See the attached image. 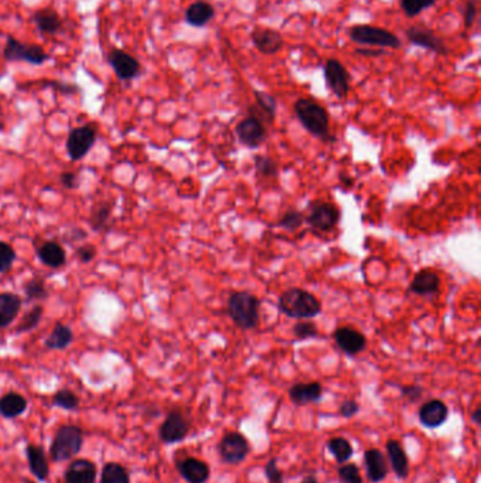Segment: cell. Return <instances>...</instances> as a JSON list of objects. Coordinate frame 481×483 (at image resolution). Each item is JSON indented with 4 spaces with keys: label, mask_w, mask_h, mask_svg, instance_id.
I'll return each mask as SVG.
<instances>
[{
    "label": "cell",
    "mask_w": 481,
    "mask_h": 483,
    "mask_svg": "<svg viewBox=\"0 0 481 483\" xmlns=\"http://www.w3.org/2000/svg\"><path fill=\"white\" fill-rule=\"evenodd\" d=\"M37 256L40 262L51 269L63 267L67 262V253L64 248L55 240L44 242L41 246L37 248Z\"/></svg>",
    "instance_id": "d4e9b609"
},
{
    "label": "cell",
    "mask_w": 481,
    "mask_h": 483,
    "mask_svg": "<svg viewBox=\"0 0 481 483\" xmlns=\"http://www.w3.org/2000/svg\"><path fill=\"white\" fill-rule=\"evenodd\" d=\"M298 120L312 136L322 140L329 138V113L314 99L300 98L293 106Z\"/></svg>",
    "instance_id": "3957f363"
},
{
    "label": "cell",
    "mask_w": 481,
    "mask_h": 483,
    "mask_svg": "<svg viewBox=\"0 0 481 483\" xmlns=\"http://www.w3.org/2000/svg\"><path fill=\"white\" fill-rule=\"evenodd\" d=\"M27 459H29V466L31 469V473L40 479L45 480L48 477V463L45 454L41 447L37 445H29L27 447Z\"/></svg>",
    "instance_id": "f546056e"
},
{
    "label": "cell",
    "mask_w": 481,
    "mask_h": 483,
    "mask_svg": "<svg viewBox=\"0 0 481 483\" xmlns=\"http://www.w3.org/2000/svg\"><path fill=\"white\" fill-rule=\"evenodd\" d=\"M252 448L249 440L238 431L226 433L216 445L217 456L223 463L238 465L246 461Z\"/></svg>",
    "instance_id": "5b68a950"
},
{
    "label": "cell",
    "mask_w": 481,
    "mask_h": 483,
    "mask_svg": "<svg viewBox=\"0 0 481 483\" xmlns=\"http://www.w3.org/2000/svg\"><path fill=\"white\" fill-rule=\"evenodd\" d=\"M335 342L340 348L342 352H344L349 356H354L362 353L367 346L366 336L353 328L342 327L335 331Z\"/></svg>",
    "instance_id": "2e32d148"
},
{
    "label": "cell",
    "mask_w": 481,
    "mask_h": 483,
    "mask_svg": "<svg viewBox=\"0 0 481 483\" xmlns=\"http://www.w3.org/2000/svg\"><path fill=\"white\" fill-rule=\"evenodd\" d=\"M31 22L40 33L44 34H56L63 27V19L54 9H41L36 12L31 17Z\"/></svg>",
    "instance_id": "4316f807"
},
{
    "label": "cell",
    "mask_w": 481,
    "mask_h": 483,
    "mask_svg": "<svg viewBox=\"0 0 481 483\" xmlns=\"http://www.w3.org/2000/svg\"><path fill=\"white\" fill-rule=\"evenodd\" d=\"M337 476L342 483H365L360 468L354 463H342L337 469Z\"/></svg>",
    "instance_id": "8d00e7d4"
},
{
    "label": "cell",
    "mask_w": 481,
    "mask_h": 483,
    "mask_svg": "<svg viewBox=\"0 0 481 483\" xmlns=\"http://www.w3.org/2000/svg\"><path fill=\"white\" fill-rule=\"evenodd\" d=\"M112 211H113L112 202H102L100 205L95 207L91 216V226L95 232H102L107 228V223L112 216Z\"/></svg>",
    "instance_id": "836d02e7"
},
{
    "label": "cell",
    "mask_w": 481,
    "mask_h": 483,
    "mask_svg": "<svg viewBox=\"0 0 481 483\" xmlns=\"http://www.w3.org/2000/svg\"><path fill=\"white\" fill-rule=\"evenodd\" d=\"M43 314H44L43 307H41V306H34V307L24 315V318H23V321L20 322V325L17 327L16 332H17V334H22V332H29V331L34 329V328L40 324V321H41V318H43Z\"/></svg>",
    "instance_id": "74e56055"
},
{
    "label": "cell",
    "mask_w": 481,
    "mask_h": 483,
    "mask_svg": "<svg viewBox=\"0 0 481 483\" xmlns=\"http://www.w3.org/2000/svg\"><path fill=\"white\" fill-rule=\"evenodd\" d=\"M439 287H441L439 274L427 269V270H420L415 274L413 280L411 281L409 291L416 295L432 297L438 294Z\"/></svg>",
    "instance_id": "44dd1931"
},
{
    "label": "cell",
    "mask_w": 481,
    "mask_h": 483,
    "mask_svg": "<svg viewBox=\"0 0 481 483\" xmlns=\"http://www.w3.org/2000/svg\"><path fill=\"white\" fill-rule=\"evenodd\" d=\"M288 396L295 406L304 407L321 401L323 397V387L319 382L296 383L291 386V389L288 390Z\"/></svg>",
    "instance_id": "ac0fdd59"
},
{
    "label": "cell",
    "mask_w": 481,
    "mask_h": 483,
    "mask_svg": "<svg viewBox=\"0 0 481 483\" xmlns=\"http://www.w3.org/2000/svg\"><path fill=\"white\" fill-rule=\"evenodd\" d=\"M54 404L58 407H61V408H66V410H75L79 404V400L71 390L64 389V390H59L58 393H55Z\"/></svg>",
    "instance_id": "ab89813d"
},
{
    "label": "cell",
    "mask_w": 481,
    "mask_h": 483,
    "mask_svg": "<svg viewBox=\"0 0 481 483\" xmlns=\"http://www.w3.org/2000/svg\"><path fill=\"white\" fill-rule=\"evenodd\" d=\"M100 483H130V476L122 465L112 462L105 465Z\"/></svg>",
    "instance_id": "d6a6232c"
},
{
    "label": "cell",
    "mask_w": 481,
    "mask_h": 483,
    "mask_svg": "<svg viewBox=\"0 0 481 483\" xmlns=\"http://www.w3.org/2000/svg\"><path fill=\"white\" fill-rule=\"evenodd\" d=\"M67 483H95L96 466L88 459L74 461L66 473Z\"/></svg>",
    "instance_id": "484cf974"
},
{
    "label": "cell",
    "mask_w": 481,
    "mask_h": 483,
    "mask_svg": "<svg viewBox=\"0 0 481 483\" xmlns=\"http://www.w3.org/2000/svg\"><path fill=\"white\" fill-rule=\"evenodd\" d=\"M252 41L254 47L266 55H273L278 52L284 45V38L280 31L264 27H257L253 30Z\"/></svg>",
    "instance_id": "ffe728a7"
},
{
    "label": "cell",
    "mask_w": 481,
    "mask_h": 483,
    "mask_svg": "<svg viewBox=\"0 0 481 483\" xmlns=\"http://www.w3.org/2000/svg\"><path fill=\"white\" fill-rule=\"evenodd\" d=\"M299 483H318V479L315 475H308L307 477H304Z\"/></svg>",
    "instance_id": "f5cc1de1"
},
{
    "label": "cell",
    "mask_w": 481,
    "mask_h": 483,
    "mask_svg": "<svg viewBox=\"0 0 481 483\" xmlns=\"http://www.w3.org/2000/svg\"><path fill=\"white\" fill-rule=\"evenodd\" d=\"M15 260H16L15 249L9 244H6V242L0 240V273L2 274L9 273L13 267Z\"/></svg>",
    "instance_id": "f35d334b"
},
{
    "label": "cell",
    "mask_w": 481,
    "mask_h": 483,
    "mask_svg": "<svg viewBox=\"0 0 481 483\" xmlns=\"http://www.w3.org/2000/svg\"><path fill=\"white\" fill-rule=\"evenodd\" d=\"M215 17V9L205 0H198L185 12V22L194 27H204Z\"/></svg>",
    "instance_id": "83f0119b"
},
{
    "label": "cell",
    "mask_w": 481,
    "mask_h": 483,
    "mask_svg": "<svg viewBox=\"0 0 481 483\" xmlns=\"http://www.w3.org/2000/svg\"><path fill=\"white\" fill-rule=\"evenodd\" d=\"M280 310L293 320H312L322 313L321 301L307 290L289 288L278 299Z\"/></svg>",
    "instance_id": "6da1fadb"
},
{
    "label": "cell",
    "mask_w": 481,
    "mask_h": 483,
    "mask_svg": "<svg viewBox=\"0 0 481 483\" xmlns=\"http://www.w3.org/2000/svg\"><path fill=\"white\" fill-rule=\"evenodd\" d=\"M406 38L411 44L427 48L429 51H434L436 54L445 55L448 54V48L445 45V43L435 34L434 30H431L429 27L424 26V24H413L406 31Z\"/></svg>",
    "instance_id": "5bb4252c"
},
{
    "label": "cell",
    "mask_w": 481,
    "mask_h": 483,
    "mask_svg": "<svg viewBox=\"0 0 481 483\" xmlns=\"http://www.w3.org/2000/svg\"><path fill=\"white\" fill-rule=\"evenodd\" d=\"M254 165L256 170L260 175L264 177H275L278 172V167L275 164L274 160H271L270 157L266 156H256L254 157Z\"/></svg>",
    "instance_id": "60d3db41"
},
{
    "label": "cell",
    "mask_w": 481,
    "mask_h": 483,
    "mask_svg": "<svg viewBox=\"0 0 481 483\" xmlns=\"http://www.w3.org/2000/svg\"><path fill=\"white\" fill-rule=\"evenodd\" d=\"M475 16H477V5L474 0H467V3H466V9H464V26L466 29L471 27L474 20H475Z\"/></svg>",
    "instance_id": "c3c4849f"
},
{
    "label": "cell",
    "mask_w": 481,
    "mask_h": 483,
    "mask_svg": "<svg viewBox=\"0 0 481 483\" xmlns=\"http://www.w3.org/2000/svg\"><path fill=\"white\" fill-rule=\"evenodd\" d=\"M74 341V332L68 325L61 322L55 324L49 336L45 339V346L51 350H64Z\"/></svg>",
    "instance_id": "f1b7e54d"
},
{
    "label": "cell",
    "mask_w": 481,
    "mask_h": 483,
    "mask_svg": "<svg viewBox=\"0 0 481 483\" xmlns=\"http://www.w3.org/2000/svg\"><path fill=\"white\" fill-rule=\"evenodd\" d=\"M190 430L191 424L188 418L179 410H172L168 413V415L161 424L160 438L165 444H175L185 440Z\"/></svg>",
    "instance_id": "9c48e42d"
},
{
    "label": "cell",
    "mask_w": 481,
    "mask_h": 483,
    "mask_svg": "<svg viewBox=\"0 0 481 483\" xmlns=\"http://www.w3.org/2000/svg\"><path fill=\"white\" fill-rule=\"evenodd\" d=\"M82 431L75 426H64L59 429L51 445V456L56 462H63L81 451Z\"/></svg>",
    "instance_id": "52a82bcc"
},
{
    "label": "cell",
    "mask_w": 481,
    "mask_h": 483,
    "mask_svg": "<svg viewBox=\"0 0 481 483\" xmlns=\"http://www.w3.org/2000/svg\"><path fill=\"white\" fill-rule=\"evenodd\" d=\"M326 447L339 465L349 462L354 454L351 443L344 437H332L328 441Z\"/></svg>",
    "instance_id": "1f68e13d"
},
{
    "label": "cell",
    "mask_w": 481,
    "mask_h": 483,
    "mask_svg": "<svg viewBox=\"0 0 481 483\" xmlns=\"http://www.w3.org/2000/svg\"><path fill=\"white\" fill-rule=\"evenodd\" d=\"M293 334L299 339H307L318 335V328L314 322L310 321H298L293 327Z\"/></svg>",
    "instance_id": "7bdbcfd3"
},
{
    "label": "cell",
    "mask_w": 481,
    "mask_h": 483,
    "mask_svg": "<svg viewBox=\"0 0 481 483\" xmlns=\"http://www.w3.org/2000/svg\"><path fill=\"white\" fill-rule=\"evenodd\" d=\"M23 301L17 294L0 292V329H5L13 324L20 314Z\"/></svg>",
    "instance_id": "cb8c5ba5"
},
{
    "label": "cell",
    "mask_w": 481,
    "mask_h": 483,
    "mask_svg": "<svg viewBox=\"0 0 481 483\" xmlns=\"http://www.w3.org/2000/svg\"><path fill=\"white\" fill-rule=\"evenodd\" d=\"M356 52L357 54H362V55H365V57H380L384 51L381 50V48H379V50H369V48H358V50H356Z\"/></svg>",
    "instance_id": "f907efd6"
},
{
    "label": "cell",
    "mask_w": 481,
    "mask_h": 483,
    "mask_svg": "<svg viewBox=\"0 0 481 483\" xmlns=\"http://www.w3.org/2000/svg\"><path fill=\"white\" fill-rule=\"evenodd\" d=\"M107 63L120 81H132L142 73V66L129 52L114 48L107 55Z\"/></svg>",
    "instance_id": "8fae6325"
},
{
    "label": "cell",
    "mask_w": 481,
    "mask_h": 483,
    "mask_svg": "<svg viewBox=\"0 0 481 483\" xmlns=\"http://www.w3.org/2000/svg\"><path fill=\"white\" fill-rule=\"evenodd\" d=\"M470 418H471V421L474 422L475 426H480V422H481V407H477V408L471 413Z\"/></svg>",
    "instance_id": "816d5d0a"
},
{
    "label": "cell",
    "mask_w": 481,
    "mask_h": 483,
    "mask_svg": "<svg viewBox=\"0 0 481 483\" xmlns=\"http://www.w3.org/2000/svg\"><path fill=\"white\" fill-rule=\"evenodd\" d=\"M349 36L351 41L356 44H363L367 47L377 48H391L398 50L402 47V43L398 36L392 31L376 26L369 24H357L349 30Z\"/></svg>",
    "instance_id": "277c9868"
},
{
    "label": "cell",
    "mask_w": 481,
    "mask_h": 483,
    "mask_svg": "<svg viewBox=\"0 0 481 483\" xmlns=\"http://www.w3.org/2000/svg\"><path fill=\"white\" fill-rule=\"evenodd\" d=\"M3 55L10 63L24 61L31 66H43L49 59V54L41 45L22 43L15 37H8Z\"/></svg>",
    "instance_id": "8992f818"
},
{
    "label": "cell",
    "mask_w": 481,
    "mask_h": 483,
    "mask_svg": "<svg viewBox=\"0 0 481 483\" xmlns=\"http://www.w3.org/2000/svg\"><path fill=\"white\" fill-rule=\"evenodd\" d=\"M77 256H78V259H79L82 263H89V262H92V259L96 256V249H95V246H91V245L81 246V248L77 251Z\"/></svg>",
    "instance_id": "681fc988"
},
{
    "label": "cell",
    "mask_w": 481,
    "mask_h": 483,
    "mask_svg": "<svg viewBox=\"0 0 481 483\" xmlns=\"http://www.w3.org/2000/svg\"><path fill=\"white\" fill-rule=\"evenodd\" d=\"M385 451L388 456V465L399 479H406L409 476V459L408 455L397 440H388L385 444Z\"/></svg>",
    "instance_id": "603a6c76"
},
{
    "label": "cell",
    "mask_w": 481,
    "mask_h": 483,
    "mask_svg": "<svg viewBox=\"0 0 481 483\" xmlns=\"http://www.w3.org/2000/svg\"><path fill=\"white\" fill-rule=\"evenodd\" d=\"M266 476L268 479V483H284L282 470L278 466V459L271 458L266 465Z\"/></svg>",
    "instance_id": "ee69618b"
},
{
    "label": "cell",
    "mask_w": 481,
    "mask_h": 483,
    "mask_svg": "<svg viewBox=\"0 0 481 483\" xmlns=\"http://www.w3.org/2000/svg\"><path fill=\"white\" fill-rule=\"evenodd\" d=\"M24 294L27 297V301H38V299H45L48 298V290L45 288V283L40 277H33L30 278L24 287Z\"/></svg>",
    "instance_id": "e575fe53"
},
{
    "label": "cell",
    "mask_w": 481,
    "mask_h": 483,
    "mask_svg": "<svg viewBox=\"0 0 481 483\" xmlns=\"http://www.w3.org/2000/svg\"><path fill=\"white\" fill-rule=\"evenodd\" d=\"M256 103L249 107L250 116L259 119L260 122H268L273 124L277 113V101L274 96H271L267 92L254 91Z\"/></svg>",
    "instance_id": "7402d4cb"
},
{
    "label": "cell",
    "mask_w": 481,
    "mask_h": 483,
    "mask_svg": "<svg viewBox=\"0 0 481 483\" xmlns=\"http://www.w3.org/2000/svg\"><path fill=\"white\" fill-rule=\"evenodd\" d=\"M325 80H326V85L330 89V92L339 98V99H346L349 95V73L346 70V67L337 61V59H328L325 64Z\"/></svg>",
    "instance_id": "7c38bea8"
},
{
    "label": "cell",
    "mask_w": 481,
    "mask_h": 483,
    "mask_svg": "<svg viewBox=\"0 0 481 483\" xmlns=\"http://www.w3.org/2000/svg\"><path fill=\"white\" fill-rule=\"evenodd\" d=\"M339 219H340L339 209L335 205L329 202H323V201L312 202L307 215V223L311 228L316 230H322V232L332 230L337 225Z\"/></svg>",
    "instance_id": "30bf717a"
},
{
    "label": "cell",
    "mask_w": 481,
    "mask_h": 483,
    "mask_svg": "<svg viewBox=\"0 0 481 483\" xmlns=\"http://www.w3.org/2000/svg\"><path fill=\"white\" fill-rule=\"evenodd\" d=\"M360 411V404L356 401V400H344L342 404H340V415L344 417V418H353L357 413Z\"/></svg>",
    "instance_id": "bcb514c9"
},
{
    "label": "cell",
    "mask_w": 481,
    "mask_h": 483,
    "mask_svg": "<svg viewBox=\"0 0 481 483\" xmlns=\"http://www.w3.org/2000/svg\"><path fill=\"white\" fill-rule=\"evenodd\" d=\"M435 3L436 0H401V8L408 17H416Z\"/></svg>",
    "instance_id": "d590c367"
},
{
    "label": "cell",
    "mask_w": 481,
    "mask_h": 483,
    "mask_svg": "<svg viewBox=\"0 0 481 483\" xmlns=\"http://www.w3.org/2000/svg\"><path fill=\"white\" fill-rule=\"evenodd\" d=\"M178 472L188 483H206L211 477L209 465L198 458L188 456L176 463Z\"/></svg>",
    "instance_id": "d6986e66"
},
{
    "label": "cell",
    "mask_w": 481,
    "mask_h": 483,
    "mask_svg": "<svg viewBox=\"0 0 481 483\" xmlns=\"http://www.w3.org/2000/svg\"><path fill=\"white\" fill-rule=\"evenodd\" d=\"M304 223V215L298 211H288L281 221L278 222L280 228H284L285 230H296Z\"/></svg>",
    "instance_id": "b9f144b4"
},
{
    "label": "cell",
    "mask_w": 481,
    "mask_h": 483,
    "mask_svg": "<svg viewBox=\"0 0 481 483\" xmlns=\"http://www.w3.org/2000/svg\"><path fill=\"white\" fill-rule=\"evenodd\" d=\"M59 181H61V184L63 187L68 188V190H77L79 187V183H78V175L75 172H71V171H66L61 174V177H59Z\"/></svg>",
    "instance_id": "7dc6e473"
},
{
    "label": "cell",
    "mask_w": 481,
    "mask_h": 483,
    "mask_svg": "<svg viewBox=\"0 0 481 483\" xmlns=\"http://www.w3.org/2000/svg\"><path fill=\"white\" fill-rule=\"evenodd\" d=\"M363 461L367 477L372 483H380L385 480L390 473V465L387 458L379 448H370L365 451Z\"/></svg>",
    "instance_id": "e0dca14e"
},
{
    "label": "cell",
    "mask_w": 481,
    "mask_h": 483,
    "mask_svg": "<svg viewBox=\"0 0 481 483\" xmlns=\"http://www.w3.org/2000/svg\"><path fill=\"white\" fill-rule=\"evenodd\" d=\"M3 78V73L2 71H0V80H2Z\"/></svg>",
    "instance_id": "db71d44e"
},
{
    "label": "cell",
    "mask_w": 481,
    "mask_h": 483,
    "mask_svg": "<svg viewBox=\"0 0 481 483\" xmlns=\"http://www.w3.org/2000/svg\"><path fill=\"white\" fill-rule=\"evenodd\" d=\"M227 313L238 328L254 329L260 321V299L247 291L233 292L227 303Z\"/></svg>",
    "instance_id": "7a4b0ae2"
},
{
    "label": "cell",
    "mask_w": 481,
    "mask_h": 483,
    "mask_svg": "<svg viewBox=\"0 0 481 483\" xmlns=\"http://www.w3.org/2000/svg\"><path fill=\"white\" fill-rule=\"evenodd\" d=\"M236 135L242 144L250 149H257L264 143L267 138V131L264 124L260 122L259 119L249 116L237 124Z\"/></svg>",
    "instance_id": "4fadbf2b"
},
{
    "label": "cell",
    "mask_w": 481,
    "mask_h": 483,
    "mask_svg": "<svg viewBox=\"0 0 481 483\" xmlns=\"http://www.w3.org/2000/svg\"><path fill=\"white\" fill-rule=\"evenodd\" d=\"M418 417H419L420 424H422L425 429L436 430V429L442 427L448 421L449 407L446 406L445 401L438 400V399H432V400H429V401L420 406Z\"/></svg>",
    "instance_id": "9a60e30c"
},
{
    "label": "cell",
    "mask_w": 481,
    "mask_h": 483,
    "mask_svg": "<svg viewBox=\"0 0 481 483\" xmlns=\"http://www.w3.org/2000/svg\"><path fill=\"white\" fill-rule=\"evenodd\" d=\"M98 136V129L95 125L88 124L79 128H75L70 132L67 138V153L72 161L82 160L93 147Z\"/></svg>",
    "instance_id": "ba28073f"
},
{
    "label": "cell",
    "mask_w": 481,
    "mask_h": 483,
    "mask_svg": "<svg viewBox=\"0 0 481 483\" xmlns=\"http://www.w3.org/2000/svg\"><path fill=\"white\" fill-rule=\"evenodd\" d=\"M27 408V400L19 393H8L0 399V414L6 418H15Z\"/></svg>",
    "instance_id": "4dcf8cb0"
},
{
    "label": "cell",
    "mask_w": 481,
    "mask_h": 483,
    "mask_svg": "<svg viewBox=\"0 0 481 483\" xmlns=\"http://www.w3.org/2000/svg\"><path fill=\"white\" fill-rule=\"evenodd\" d=\"M401 396L409 401V403H416L424 396V387H420L418 385H408L401 387Z\"/></svg>",
    "instance_id": "f6af8a7d"
}]
</instances>
